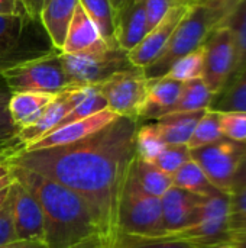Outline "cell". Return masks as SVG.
<instances>
[{
	"label": "cell",
	"instance_id": "obj_17",
	"mask_svg": "<svg viewBox=\"0 0 246 248\" xmlns=\"http://www.w3.org/2000/svg\"><path fill=\"white\" fill-rule=\"evenodd\" d=\"M181 87L183 83L175 81L167 76L151 78L148 81V92L139 113V121H157L158 118L170 113L180 97Z\"/></svg>",
	"mask_w": 246,
	"mask_h": 248
},
{
	"label": "cell",
	"instance_id": "obj_10",
	"mask_svg": "<svg viewBox=\"0 0 246 248\" xmlns=\"http://www.w3.org/2000/svg\"><path fill=\"white\" fill-rule=\"evenodd\" d=\"M245 148L246 144L222 138L213 144L191 150V158L217 190L231 193L232 180Z\"/></svg>",
	"mask_w": 246,
	"mask_h": 248
},
{
	"label": "cell",
	"instance_id": "obj_45",
	"mask_svg": "<svg viewBox=\"0 0 246 248\" xmlns=\"http://www.w3.org/2000/svg\"><path fill=\"white\" fill-rule=\"evenodd\" d=\"M22 150H23V147L17 142V140L13 141V142H10V144L0 145V163L6 161L10 155L19 153V151H22Z\"/></svg>",
	"mask_w": 246,
	"mask_h": 248
},
{
	"label": "cell",
	"instance_id": "obj_38",
	"mask_svg": "<svg viewBox=\"0 0 246 248\" xmlns=\"http://www.w3.org/2000/svg\"><path fill=\"white\" fill-rule=\"evenodd\" d=\"M241 3V0H207L206 4L209 10L212 12L213 20H215V28L225 25L228 17L233 13L236 6Z\"/></svg>",
	"mask_w": 246,
	"mask_h": 248
},
{
	"label": "cell",
	"instance_id": "obj_43",
	"mask_svg": "<svg viewBox=\"0 0 246 248\" xmlns=\"http://www.w3.org/2000/svg\"><path fill=\"white\" fill-rule=\"evenodd\" d=\"M0 248H48L43 241L38 240H14L9 244L0 246Z\"/></svg>",
	"mask_w": 246,
	"mask_h": 248
},
{
	"label": "cell",
	"instance_id": "obj_32",
	"mask_svg": "<svg viewBox=\"0 0 246 248\" xmlns=\"http://www.w3.org/2000/svg\"><path fill=\"white\" fill-rule=\"evenodd\" d=\"M188 160H191V150L188 145H167L152 163L164 173L173 176Z\"/></svg>",
	"mask_w": 246,
	"mask_h": 248
},
{
	"label": "cell",
	"instance_id": "obj_39",
	"mask_svg": "<svg viewBox=\"0 0 246 248\" xmlns=\"http://www.w3.org/2000/svg\"><path fill=\"white\" fill-rule=\"evenodd\" d=\"M14 240L16 237H14V227L12 218V203L7 193V198L0 208V246L9 244Z\"/></svg>",
	"mask_w": 246,
	"mask_h": 248
},
{
	"label": "cell",
	"instance_id": "obj_5",
	"mask_svg": "<svg viewBox=\"0 0 246 248\" xmlns=\"http://www.w3.org/2000/svg\"><path fill=\"white\" fill-rule=\"evenodd\" d=\"M61 55L70 89L99 86L110 76L133 67L128 52L117 42H104L87 51Z\"/></svg>",
	"mask_w": 246,
	"mask_h": 248
},
{
	"label": "cell",
	"instance_id": "obj_33",
	"mask_svg": "<svg viewBox=\"0 0 246 248\" xmlns=\"http://www.w3.org/2000/svg\"><path fill=\"white\" fill-rule=\"evenodd\" d=\"M223 138L246 144V112H220Z\"/></svg>",
	"mask_w": 246,
	"mask_h": 248
},
{
	"label": "cell",
	"instance_id": "obj_8",
	"mask_svg": "<svg viewBox=\"0 0 246 248\" xmlns=\"http://www.w3.org/2000/svg\"><path fill=\"white\" fill-rule=\"evenodd\" d=\"M148 81L144 68L130 67L110 76L97 87L109 110L117 116L139 121V113L148 92Z\"/></svg>",
	"mask_w": 246,
	"mask_h": 248
},
{
	"label": "cell",
	"instance_id": "obj_42",
	"mask_svg": "<svg viewBox=\"0 0 246 248\" xmlns=\"http://www.w3.org/2000/svg\"><path fill=\"white\" fill-rule=\"evenodd\" d=\"M48 0H22V4H23V9H25V13L29 19H36L39 17V13H41V9L42 6L46 3Z\"/></svg>",
	"mask_w": 246,
	"mask_h": 248
},
{
	"label": "cell",
	"instance_id": "obj_34",
	"mask_svg": "<svg viewBox=\"0 0 246 248\" xmlns=\"http://www.w3.org/2000/svg\"><path fill=\"white\" fill-rule=\"evenodd\" d=\"M9 89L0 87V145L10 144L16 141L20 128L13 122L9 112V100H10Z\"/></svg>",
	"mask_w": 246,
	"mask_h": 248
},
{
	"label": "cell",
	"instance_id": "obj_6",
	"mask_svg": "<svg viewBox=\"0 0 246 248\" xmlns=\"http://www.w3.org/2000/svg\"><path fill=\"white\" fill-rule=\"evenodd\" d=\"M10 93L36 92L58 94L70 89L61 52L35 57L0 70Z\"/></svg>",
	"mask_w": 246,
	"mask_h": 248
},
{
	"label": "cell",
	"instance_id": "obj_48",
	"mask_svg": "<svg viewBox=\"0 0 246 248\" xmlns=\"http://www.w3.org/2000/svg\"><path fill=\"white\" fill-rule=\"evenodd\" d=\"M207 248H236V247H235V244H233V243L226 241V243H220V244H216V246H212V247H207Z\"/></svg>",
	"mask_w": 246,
	"mask_h": 248
},
{
	"label": "cell",
	"instance_id": "obj_29",
	"mask_svg": "<svg viewBox=\"0 0 246 248\" xmlns=\"http://www.w3.org/2000/svg\"><path fill=\"white\" fill-rule=\"evenodd\" d=\"M25 16L26 13L0 15V60L12 55L17 48L26 23Z\"/></svg>",
	"mask_w": 246,
	"mask_h": 248
},
{
	"label": "cell",
	"instance_id": "obj_15",
	"mask_svg": "<svg viewBox=\"0 0 246 248\" xmlns=\"http://www.w3.org/2000/svg\"><path fill=\"white\" fill-rule=\"evenodd\" d=\"M117 115H115L112 110L104 109L96 115H91L88 118L67 124L61 128H57L33 142L32 145L26 147L22 151H30V150H42V148H52V147H61L67 144H74L77 141L84 140L86 137L97 132L99 129L109 125L112 121H115Z\"/></svg>",
	"mask_w": 246,
	"mask_h": 248
},
{
	"label": "cell",
	"instance_id": "obj_35",
	"mask_svg": "<svg viewBox=\"0 0 246 248\" xmlns=\"http://www.w3.org/2000/svg\"><path fill=\"white\" fill-rule=\"evenodd\" d=\"M115 248H202L180 240H139L120 237Z\"/></svg>",
	"mask_w": 246,
	"mask_h": 248
},
{
	"label": "cell",
	"instance_id": "obj_22",
	"mask_svg": "<svg viewBox=\"0 0 246 248\" xmlns=\"http://www.w3.org/2000/svg\"><path fill=\"white\" fill-rule=\"evenodd\" d=\"M171 177H173V186L191 192L194 195L203 196V198H207L220 192L209 182L204 171L193 158L188 160L186 164H183Z\"/></svg>",
	"mask_w": 246,
	"mask_h": 248
},
{
	"label": "cell",
	"instance_id": "obj_14",
	"mask_svg": "<svg viewBox=\"0 0 246 248\" xmlns=\"http://www.w3.org/2000/svg\"><path fill=\"white\" fill-rule=\"evenodd\" d=\"M203 199V196L173 186L161 198L164 234L175 232L193 225L199 218Z\"/></svg>",
	"mask_w": 246,
	"mask_h": 248
},
{
	"label": "cell",
	"instance_id": "obj_23",
	"mask_svg": "<svg viewBox=\"0 0 246 248\" xmlns=\"http://www.w3.org/2000/svg\"><path fill=\"white\" fill-rule=\"evenodd\" d=\"M133 171L142 189L155 198L161 199L173 187V177L164 173L151 161H145L139 157H135Z\"/></svg>",
	"mask_w": 246,
	"mask_h": 248
},
{
	"label": "cell",
	"instance_id": "obj_26",
	"mask_svg": "<svg viewBox=\"0 0 246 248\" xmlns=\"http://www.w3.org/2000/svg\"><path fill=\"white\" fill-rule=\"evenodd\" d=\"M225 25L231 28L235 42V70L232 76L233 78L246 67V0H241L233 13L225 22Z\"/></svg>",
	"mask_w": 246,
	"mask_h": 248
},
{
	"label": "cell",
	"instance_id": "obj_41",
	"mask_svg": "<svg viewBox=\"0 0 246 248\" xmlns=\"http://www.w3.org/2000/svg\"><path fill=\"white\" fill-rule=\"evenodd\" d=\"M25 13L22 0H0V15H20Z\"/></svg>",
	"mask_w": 246,
	"mask_h": 248
},
{
	"label": "cell",
	"instance_id": "obj_13",
	"mask_svg": "<svg viewBox=\"0 0 246 248\" xmlns=\"http://www.w3.org/2000/svg\"><path fill=\"white\" fill-rule=\"evenodd\" d=\"M16 240L43 241V217L33 195L17 180L9 187Z\"/></svg>",
	"mask_w": 246,
	"mask_h": 248
},
{
	"label": "cell",
	"instance_id": "obj_1",
	"mask_svg": "<svg viewBox=\"0 0 246 248\" xmlns=\"http://www.w3.org/2000/svg\"><path fill=\"white\" fill-rule=\"evenodd\" d=\"M139 121L117 116L104 128L74 144L19 151L4 163L36 171L77 193L88 206L103 248H115L119 202L126 174L136 157Z\"/></svg>",
	"mask_w": 246,
	"mask_h": 248
},
{
	"label": "cell",
	"instance_id": "obj_40",
	"mask_svg": "<svg viewBox=\"0 0 246 248\" xmlns=\"http://www.w3.org/2000/svg\"><path fill=\"white\" fill-rule=\"evenodd\" d=\"M246 186V148L241 161H239V166L236 169V173H235V177L232 180V187H231V193H235L238 190H241L242 187Z\"/></svg>",
	"mask_w": 246,
	"mask_h": 248
},
{
	"label": "cell",
	"instance_id": "obj_50",
	"mask_svg": "<svg viewBox=\"0 0 246 248\" xmlns=\"http://www.w3.org/2000/svg\"><path fill=\"white\" fill-rule=\"evenodd\" d=\"M206 1H207V0H196V3H202V4L206 3Z\"/></svg>",
	"mask_w": 246,
	"mask_h": 248
},
{
	"label": "cell",
	"instance_id": "obj_11",
	"mask_svg": "<svg viewBox=\"0 0 246 248\" xmlns=\"http://www.w3.org/2000/svg\"><path fill=\"white\" fill-rule=\"evenodd\" d=\"M194 3L196 1L188 0L173 6L170 12L161 19V22L155 25L132 51L128 52V57L133 67L146 68L152 61L157 60V57L168 44L175 28L180 25V22L184 19Z\"/></svg>",
	"mask_w": 246,
	"mask_h": 248
},
{
	"label": "cell",
	"instance_id": "obj_44",
	"mask_svg": "<svg viewBox=\"0 0 246 248\" xmlns=\"http://www.w3.org/2000/svg\"><path fill=\"white\" fill-rule=\"evenodd\" d=\"M13 176L10 173V169L9 166L3 161L0 163V193H3L6 189L10 187V185L13 183Z\"/></svg>",
	"mask_w": 246,
	"mask_h": 248
},
{
	"label": "cell",
	"instance_id": "obj_51",
	"mask_svg": "<svg viewBox=\"0 0 246 248\" xmlns=\"http://www.w3.org/2000/svg\"><path fill=\"white\" fill-rule=\"evenodd\" d=\"M194 1H196V0H194Z\"/></svg>",
	"mask_w": 246,
	"mask_h": 248
},
{
	"label": "cell",
	"instance_id": "obj_36",
	"mask_svg": "<svg viewBox=\"0 0 246 248\" xmlns=\"http://www.w3.org/2000/svg\"><path fill=\"white\" fill-rule=\"evenodd\" d=\"M244 227H246V186L235 193H231V214H229L231 234Z\"/></svg>",
	"mask_w": 246,
	"mask_h": 248
},
{
	"label": "cell",
	"instance_id": "obj_49",
	"mask_svg": "<svg viewBox=\"0 0 246 248\" xmlns=\"http://www.w3.org/2000/svg\"><path fill=\"white\" fill-rule=\"evenodd\" d=\"M7 193H9V189H6L3 193H0V208H1V205L4 203V201H6V198H7Z\"/></svg>",
	"mask_w": 246,
	"mask_h": 248
},
{
	"label": "cell",
	"instance_id": "obj_2",
	"mask_svg": "<svg viewBox=\"0 0 246 248\" xmlns=\"http://www.w3.org/2000/svg\"><path fill=\"white\" fill-rule=\"evenodd\" d=\"M14 180L36 199L48 248H103L99 228L84 201L62 185L25 167L10 166Z\"/></svg>",
	"mask_w": 246,
	"mask_h": 248
},
{
	"label": "cell",
	"instance_id": "obj_46",
	"mask_svg": "<svg viewBox=\"0 0 246 248\" xmlns=\"http://www.w3.org/2000/svg\"><path fill=\"white\" fill-rule=\"evenodd\" d=\"M231 243H233L236 248H246V227L231 234Z\"/></svg>",
	"mask_w": 246,
	"mask_h": 248
},
{
	"label": "cell",
	"instance_id": "obj_16",
	"mask_svg": "<svg viewBox=\"0 0 246 248\" xmlns=\"http://www.w3.org/2000/svg\"><path fill=\"white\" fill-rule=\"evenodd\" d=\"M113 25L117 45L126 52L132 51L148 33L144 0H129L113 12Z\"/></svg>",
	"mask_w": 246,
	"mask_h": 248
},
{
	"label": "cell",
	"instance_id": "obj_27",
	"mask_svg": "<svg viewBox=\"0 0 246 248\" xmlns=\"http://www.w3.org/2000/svg\"><path fill=\"white\" fill-rule=\"evenodd\" d=\"M222 138L223 135L220 131V112L209 108L204 110V113L199 119L187 145L190 150H194V148L213 144Z\"/></svg>",
	"mask_w": 246,
	"mask_h": 248
},
{
	"label": "cell",
	"instance_id": "obj_4",
	"mask_svg": "<svg viewBox=\"0 0 246 248\" xmlns=\"http://www.w3.org/2000/svg\"><path fill=\"white\" fill-rule=\"evenodd\" d=\"M213 29L215 20L209 7L202 3H194L175 28L162 52L144 68L146 78L151 80L165 76L177 60L200 48Z\"/></svg>",
	"mask_w": 246,
	"mask_h": 248
},
{
	"label": "cell",
	"instance_id": "obj_7",
	"mask_svg": "<svg viewBox=\"0 0 246 248\" xmlns=\"http://www.w3.org/2000/svg\"><path fill=\"white\" fill-rule=\"evenodd\" d=\"M229 214L231 193L217 192L203 199L199 218L193 225L151 240H180L202 248L226 243L231 241Z\"/></svg>",
	"mask_w": 246,
	"mask_h": 248
},
{
	"label": "cell",
	"instance_id": "obj_47",
	"mask_svg": "<svg viewBox=\"0 0 246 248\" xmlns=\"http://www.w3.org/2000/svg\"><path fill=\"white\" fill-rule=\"evenodd\" d=\"M129 0H110V4H112V9L113 12H116L117 9H120L122 6H125Z\"/></svg>",
	"mask_w": 246,
	"mask_h": 248
},
{
	"label": "cell",
	"instance_id": "obj_19",
	"mask_svg": "<svg viewBox=\"0 0 246 248\" xmlns=\"http://www.w3.org/2000/svg\"><path fill=\"white\" fill-rule=\"evenodd\" d=\"M78 0H48L39 13V19L58 52L64 45V39L74 16Z\"/></svg>",
	"mask_w": 246,
	"mask_h": 248
},
{
	"label": "cell",
	"instance_id": "obj_31",
	"mask_svg": "<svg viewBox=\"0 0 246 248\" xmlns=\"http://www.w3.org/2000/svg\"><path fill=\"white\" fill-rule=\"evenodd\" d=\"M203 62H204V51H203V45H202L196 51L177 60L171 65V68L168 70V73L165 76L175 81H180V83L202 78Z\"/></svg>",
	"mask_w": 246,
	"mask_h": 248
},
{
	"label": "cell",
	"instance_id": "obj_12",
	"mask_svg": "<svg viewBox=\"0 0 246 248\" xmlns=\"http://www.w3.org/2000/svg\"><path fill=\"white\" fill-rule=\"evenodd\" d=\"M91 86L88 87H72L67 89L55 96V99L43 109L41 116L29 126L22 128L17 134L16 140L23 147V150L46 134H49L62 119L64 116L71 112L90 92Z\"/></svg>",
	"mask_w": 246,
	"mask_h": 248
},
{
	"label": "cell",
	"instance_id": "obj_3",
	"mask_svg": "<svg viewBox=\"0 0 246 248\" xmlns=\"http://www.w3.org/2000/svg\"><path fill=\"white\" fill-rule=\"evenodd\" d=\"M120 237L151 240L164 234L161 199L142 189L135 177L133 161L125 179L119 202Z\"/></svg>",
	"mask_w": 246,
	"mask_h": 248
},
{
	"label": "cell",
	"instance_id": "obj_37",
	"mask_svg": "<svg viewBox=\"0 0 246 248\" xmlns=\"http://www.w3.org/2000/svg\"><path fill=\"white\" fill-rule=\"evenodd\" d=\"M181 1L188 0H144L145 3V15H146V25L148 32L161 22V19L170 12V9ZM194 1V0H193Z\"/></svg>",
	"mask_w": 246,
	"mask_h": 248
},
{
	"label": "cell",
	"instance_id": "obj_30",
	"mask_svg": "<svg viewBox=\"0 0 246 248\" xmlns=\"http://www.w3.org/2000/svg\"><path fill=\"white\" fill-rule=\"evenodd\" d=\"M165 147L167 144L161 138L155 124H146L142 126L139 125L136 131V138H135L136 157L152 163L162 153Z\"/></svg>",
	"mask_w": 246,
	"mask_h": 248
},
{
	"label": "cell",
	"instance_id": "obj_25",
	"mask_svg": "<svg viewBox=\"0 0 246 248\" xmlns=\"http://www.w3.org/2000/svg\"><path fill=\"white\" fill-rule=\"evenodd\" d=\"M217 112H246V67L217 94L210 106Z\"/></svg>",
	"mask_w": 246,
	"mask_h": 248
},
{
	"label": "cell",
	"instance_id": "obj_20",
	"mask_svg": "<svg viewBox=\"0 0 246 248\" xmlns=\"http://www.w3.org/2000/svg\"><path fill=\"white\" fill-rule=\"evenodd\" d=\"M203 113L204 110L168 113L154 124L167 145H187Z\"/></svg>",
	"mask_w": 246,
	"mask_h": 248
},
{
	"label": "cell",
	"instance_id": "obj_18",
	"mask_svg": "<svg viewBox=\"0 0 246 248\" xmlns=\"http://www.w3.org/2000/svg\"><path fill=\"white\" fill-rule=\"evenodd\" d=\"M106 41L100 35L97 26L91 22L86 10L78 3L70 22L61 54H77L103 45Z\"/></svg>",
	"mask_w": 246,
	"mask_h": 248
},
{
	"label": "cell",
	"instance_id": "obj_21",
	"mask_svg": "<svg viewBox=\"0 0 246 248\" xmlns=\"http://www.w3.org/2000/svg\"><path fill=\"white\" fill-rule=\"evenodd\" d=\"M57 94L36 93V92H17L10 94L9 112L13 122L22 129L32 125L43 112V109L55 99Z\"/></svg>",
	"mask_w": 246,
	"mask_h": 248
},
{
	"label": "cell",
	"instance_id": "obj_24",
	"mask_svg": "<svg viewBox=\"0 0 246 248\" xmlns=\"http://www.w3.org/2000/svg\"><path fill=\"white\" fill-rule=\"evenodd\" d=\"M215 96L203 81V78H196L183 83L180 97L170 113L177 112H197L206 110L212 106ZM168 115V113H167Z\"/></svg>",
	"mask_w": 246,
	"mask_h": 248
},
{
	"label": "cell",
	"instance_id": "obj_28",
	"mask_svg": "<svg viewBox=\"0 0 246 248\" xmlns=\"http://www.w3.org/2000/svg\"><path fill=\"white\" fill-rule=\"evenodd\" d=\"M78 3L86 10L91 22L97 26L103 39L106 42H116L110 0H78Z\"/></svg>",
	"mask_w": 246,
	"mask_h": 248
},
{
	"label": "cell",
	"instance_id": "obj_9",
	"mask_svg": "<svg viewBox=\"0 0 246 248\" xmlns=\"http://www.w3.org/2000/svg\"><path fill=\"white\" fill-rule=\"evenodd\" d=\"M203 81L216 97L231 81L235 70V42L228 25L216 26L203 44Z\"/></svg>",
	"mask_w": 246,
	"mask_h": 248
}]
</instances>
